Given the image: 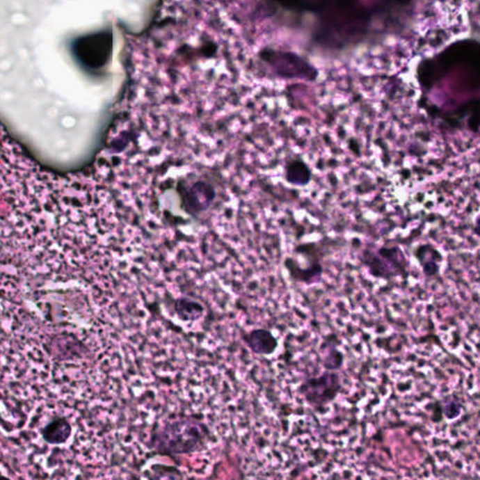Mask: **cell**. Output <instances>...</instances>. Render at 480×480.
I'll use <instances>...</instances> for the list:
<instances>
[{"label": "cell", "mask_w": 480, "mask_h": 480, "mask_svg": "<svg viewBox=\"0 0 480 480\" xmlns=\"http://www.w3.org/2000/svg\"><path fill=\"white\" fill-rule=\"evenodd\" d=\"M72 428L71 422L64 417H55L42 429L43 440L48 444L61 445L66 443L71 438Z\"/></svg>", "instance_id": "5"}, {"label": "cell", "mask_w": 480, "mask_h": 480, "mask_svg": "<svg viewBox=\"0 0 480 480\" xmlns=\"http://www.w3.org/2000/svg\"><path fill=\"white\" fill-rule=\"evenodd\" d=\"M344 390L342 377L337 371H325L320 376L308 377L299 385L298 392L305 403L319 414H325Z\"/></svg>", "instance_id": "2"}, {"label": "cell", "mask_w": 480, "mask_h": 480, "mask_svg": "<svg viewBox=\"0 0 480 480\" xmlns=\"http://www.w3.org/2000/svg\"><path fill=\"white\" fill-rule=\"evenodd\" d=\"M177 317L183 322H195L203 317L205 308L200 302L185 298H177L173 305Z\"/></svg>", "instance_id": "7"}, {"label": "cell", "mask_w": 480, "mask_h": 480, "mask_svg": "<svg viewBox=\"0 0 480 480\" xmlns=\"http://www.w3.org/2000/svg\"><path fill=\"white\" fill-rule=\"evenodd\" d=\"M211 435L206 423L184 417L156 425L151 431L148 445L158 454L176 458L205 449Z\"/></svg>", "instance_id": "1"}, {"label": "cell", "mask_w": 480, "mask_h": 480, "mask_svg": "<svg viewBox=\"0 0 480 480\" xmlns=\"http://www.w3.org/2000/svg\"><path fill=\"white\" fill-rule=\"evenodd\" d=\"M326 353L322 358V365L326 371H337L344 366V355L335 344L328 345Z\"/></svg>", "instance_id": "9"}, {"label": "cell", "mask_w": 480, "mask_h": 480, "mask_svg": "<svg viewBox=\"0 0 480 480\" xmlns=\"http://www.w3.org/2000/svg\"><path fill=\"white\" fill-rule=\"evenodd\" d=\"M441 410L442 415H443L447 419H456L462 414L463 404L460 403L458 399H449L446 403L442 406Z\"/></svg>", "instance_id": "10"}, {"label": "cell", "mask_w": 480, "mask_h": 480, "mask_svg": "<svg viewBox=\"0 0 480 480\" xmlns=\"http://www.w3.org/2000/svg\"><path fill=\"white\" fill-rule=\"evenodd\" d=\"M426 253L423 252L422 247L417 249L416 256L422 266L423 274L426 278H434L440 273L441 263L443 261V256L438 250L431 246H425Z\"/></svg>", "instance_id": "8"}, {"label": "cell", "mask_w": 480, "mask_h": 480, "mask_svg": "<svg viewBox=\"0 0 480 480\" xmlns=\"http://www.w3.org/2000/svg\"><path fill=\"white\" fill-rule=\"evenodd\" d=\"M312 173L308 164L301 159H294L285 166V179L296 187H305L312 182Z\"/></svg>", "instance_id": "6"}, {"label": "cell", "mask_w": 480, "mask_h": 480, "mask_svg": "<svg viewBox=\"0 0 480 480\" xmlns=\"http://www.w3.org/2000/svg\"><path fill=\"white\" fill-rule=\"evenodd\" d=\"M244 344L253 354L258 355H273L279 347V341L271 330L266 328H255L242 336Z\"/></svg>", "instance_id": "4"}, {"label": "cell", "mask_w": 480, "mask_h": 480, "mask_svg": "<svg viewBox=\"0 0 480 480\" xmlns=\"http://www.w3.org/2000/svg\"><path fill=\"white\" fill-rule=\"evenodd\" d=\"M377 252L376 255L365 253L362 257L371 276L385 280L398 277L408 279L409 264L399 248H381Z\"/></svg>", "instance_id": "3"}]
</instances>
